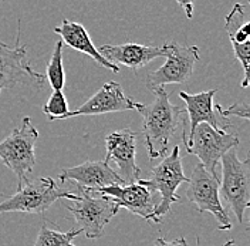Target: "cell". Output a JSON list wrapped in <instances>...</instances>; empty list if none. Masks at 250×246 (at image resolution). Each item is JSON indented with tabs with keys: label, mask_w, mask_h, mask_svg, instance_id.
<instances>
[{
	"label": "cell",
	"mask_w": 250,
	"mask_h": 246,
	"mask_svg": "<svg viewBox=\"0 0 250 246\" xmlns=\"http://www.w3.org/2000/svg\"><path fill=\"white\" fill-rule=\"evenodd\" d=\"M137 106L138 101L128 97L118 83L108 81L84 104H81L74 111H68L64 120L81 117V115H103L109 112L129 111V110H135Z\"/></svg>",
	"instance_id": "7c38bea8"
},
{
	"label": "cell",
	"mask_w": 250,
	"mask_h": 246,
	"mask_svg": "<svg viewBox=\"0 0 250 246\" xmlns=\"http://www.w3.org/2000/svg\"><path fill=\"white\" fill-rule=\"evenodd\" d=\"M215 95H216V90H209L198 94H188L185 91L179 92L181 100H184L185 103V111L189 115V123H190L189 134L201 123L209 124L210 127L220 131H228V128L230 127V121L229 118H223L218 112L213 101Z\"/></svg>",
	"instance_id": "e0dca14e"
},
{
	"label": "cell",
	"mask_w": 250,
	"mask_h": 246,
	"mask_svg": "<svg viewBox=\"0 0 250 246\" xmlns=\"http://www.w3.org/2000/svg\"><path fill=\"white\" fill-rule=\"evenodd\" d=\"M62 40H57L54 45V50L51 54V59L47 64V81L50 83L53 90H62L65 86V71L62 64Z\"/></svg>",
	"instance_id": "ffe728a7"
},
{
	"label": "cell",
	"mask_w": 250,
	"mask_h": 246,
	"mask_svg": "<svg viewBox=\"0 0 250 246\" xmlns=\"http://www.w3.org/2000/svg\"><path fill=\"white\" fill-rule=\"evenodd\" d=\"M59 200L77 201L78 195L60 188L53 178L42 177L23 185L12 197L0 202V214H44Z\"/></svg>",
	"instance_id": "3957f363"
},
{
	"label": "cell",
	"mask_w": 250,
	"mask_h": 246,
	"mask_svg": "<svg viewBox=\"0 0 250 246\" xmlns=\"http://www.w3.org/2000/svg\"><path fill=\"white\" fill-rule=\"evenodd\" d=\"M98 51L117 66H125L132 71H138L148 63L158 57H167L168 43L162 46H146L138 43H125V45H103Z\"/></svg>",
	"instance_id": "2e32d148"
},
{
	"label": "cell",
	"mask_w": 250,
	"mask_h": 246,
	"mask_svg": "<svg viewBox=\"0 0 250 246\" xmlns=\"http://www.w3.org/2000/svg\"><path fill=\"white\" fill-rule=\"evenodd\" d=\"M250 22L248 17L246 6L237 3L225 17V30L228 33L230 43L233 47L234 57L240 63L243 68L242 87L249 86L250 68Z\"/></svg>",
	"instance_id": "5bb4252c"
},
{
	"label": "cell",
	"mask_w": 250,
	"mask_h": 246,
	"mask_svg": "<svg viewBox=\"0 0 250 246\" xmlns=\"http://www.w3.org/2000/svg\"><path fill=\"white\" fill-rule=\"evenodd\" d=\"M59 179L62 182L73 181L80 186V189L90 191L125 184L120 174L111 168L107 161H85L77 167L62 169Z\"/></svg>",
	"instance_id": "9a60e30c"
},
{
	"label": "cell",
	"mask_w": 250,
	"mask_h": 246,
	"mask_svg": "<svg viewBox=\"0 0 250 246\" xmlns=\"http://www.w3.org/2000/svg\"><path fill=\"white\" fill-rule=\"evenodd\" d=\"M93 192L108 197L120 208H125L129 212L146 221H154V211L156 206L154 202V192L138 181L134 184L111 185L105 188H98L94 189Z\"/></svg>",
	"instance_id": "4fadbf2b"
},
{
	"label": "cell",
	"mask_w": 250,
	"mask_h": 246,
	"mask_svg": "<svg viewBox=\"0 0 250 246\" xmlns=\"http://www.w3.org/2000/svg\"><path fill=\"white\" fill-rule=\"evenodd\" d=\"M37 139L39 131L30 117H24L21 125L0 142V159L17 177V189L29 182V175L36 165L34 148Z\"/></svg>",
	"instance_id": "7a4b0ae2"
},
{
	"label": "cell",
	"mask_w": 250,
	"mask_h": 246,
	"mask_svg": "<svg viewBox=\"0 0 250 246\" xmlns=\"http://www.w3.org/2000/svg\"><path fill=\"white\" fill-rule=\"evenodd\" d=\"M27 78L44 83L46 76L34 71L30 63L27 62V48L20 45V22L17 24L16 45L10 46L0 42V94L6 89H13L15 86L26 81Z\"/></svg>",
	"instance_id": "30bf717a"
},
{
	"label": "cell",
	"mask_w": 250,
	"mask_h": 246,
	"mask_svg": "<svg viewBox=\"0 0 250 246\" xmlns=\"http://www.w3.org/2000/svg\"><path fill=\"white\" fill-rule=\"evenodd\" d=\"M68 212L74 216L78 228L88 239L103 236L104 228L118 214L120 206L114 201L88 189H80L78 200L74 205H67Z\"/></svg>",
	"instance_id": "8992f818"
},
{
	"label": "cell",
	"mask_w": 250,
	"mask_h": 246,
	"mask_svg": "<svg viewBox=\"0 0 250 246\" xmlns=\"http://www.w3.org/2000/svg\"><path fill=\"white\" fill-rule=\"evenodd\" d=\"M199 59L201 53L196 46H182L176 42L168 43L167 62L158 70L148 73L146 87L151 91H155L156 89L165 87L168 84L188 83Z\"/></svg>",
	"instance_id": "9c48e42d"
},
{
	"label": "cell",
	"mask_w": 250,
	"mask_h": 246,
	"mask_svg": "<svg viewBox=\"0 0 250 246\" xmlns=\"http://www.w3.org/2000/svg\"><path fill=\"white\" fill-rule=\"evenodd\" d=\"M189 154L196 155L206 171L212 175H216V165L219 164L222 155L230 148H234L240 144V139L236 134H229L228 131H220L209 124L201 123L196 128L187 135V139L182 142Z\"/></svg>",
	"instance_id": "52a82bcc"
},
{
	"label": "cell",
	"mask_w": 250,
	"mask_h": 246,
	"mask_svg": "<svg viewBox=\"0 0 250 246\" xmlns=\"http://www.w3.org/2000/svg\"><path fill=\"white\" fill-rule=\"evenodd\" d=\"M154 246H189L185 238H178V239H165V238H158Z\"/></svg>",
	"instance_id": "603a6c76"
},
{
	"label": "cell",
	"mask_w": 250,
	"mask_h": 246,
	"mask_svg": "<svg viewBox=\"0 0 250 246\" xmlns=\"http://www.w3.org/2000/svg\"><path fill=\"white\" fill-rule=\"evenodd\" d=\"M68 103L62 90H54L47 103L43 106V112L48 117L50 121L54 120H64L68 114Z\"/></svg>",
	"instance_id": "44dd1931"
},
{
	"label": "cell",
	"mask_w": 250,
	"mask_h": 246,
	"mask_svg": "<svg viewBox=\"0 0 250 246\" xmlns=\"http://www.w3.org/2000/svg\"><path fill=\"white\" fill-rule=\"evenodd\" d=\"M80 233H83L80 228L76 231L60 232L50 228L47 222H44L37 233L36 242L33 246H76L73 244V241Z\"/></svg>",
	"instance_id": "d6986e66"
},
{
	"label": "cell",
	"mask_w": 250,
	"mask_h": 246,
	"mask_svg": "<svg viewBox=\"0 0 250 246\" xmlns=\"http://www.w3.org/2000/svg\"><path fill=\"white\" fill-rule=\"evenodd\" d=\"M155 98L149 104H141L135 110L142 117V134L151 159L162 158L169 153V144L179 124L184 123L185 108L172 104L165 87L156 89Z\"/></svg>",
	"instance_id": "6da1fadb"
},
{
	"label": "cell",
	"mask_w": 250,
	"mask_h": 246,
	"mask_svg": "<svg viewBox=\"0 0 250 246\" xmlns=\"http://www.w3.org/2000/svg\"><path fill=\"white\" fill-rule=\"evenodd\" d=\"M223 246H236V242H234V239H230V241L225 242V245Z\"/></svg>",
	"instance_id": "d4e9b609"
},
{
	"label": "cell",
	"mask_w": 250,
	"mask_h": 246,
	"mask_svg": "<svg viewBox=\"0 0 250 246\" xmlns=\"http://www.w3.org/2000/svg\"><path fill=\"white\" fill-rule=\"evenodd\" d=\"M188 182V200L196 206L198 212L212 214L218 221V228L220 231H230L232 222L220 202L218 177L206 171V168L199 162L192 169V175Z\"/></svg>",
	"instance_id": "ba28073f"
},
{
	"label": "cell",
	"mask_w": 250,
	"mask_h": 246,
	"mask_svg": "<svg viewBox=\"0 0 250 246\" xmlns=\"http://www.w3.org/2000/svg\"><path fill=\"white\" fill-rule=\"evenodd\" d=\"M107 157L104 161H114L120 169V177L125 184H134L140 179L141 168L137 164V134L131 128H121L105 137Z\"/></svg>",
	"instance_id": "8fae6325"
},
{
	"label": "cell",
	"mask_w": 250,
	"mask_h": 246,
	"mask_svg": "<svg viewBox=\"0 0 250 246\" xmlns=\"http://www.w3.org/2000/svg\"><path fill=\"white\" fill-rule=\"evenodd\" d=\"M181 7L182 10L185 12L188 19H192L193 17V9H195V0H175Z\"/></svg>",
	"instance_id": "cb8c5ba5"
},
{
	"label": "cell",
	"mask_w": 250,
	"mask_h": 246,
	"mask_svg": "<svg viewBox=\"0 0 250 246\" xmlns=\"http://www.w3.org/2000/svg\"><path fill=\"white\" fill-rule=\"evenodd\" d=\"M54 33H57L62 37V43H65L70 48L77 50L83 54H87L88 57L93 59L94 62L98 63L100 66H103L104 68H108L114 73H120L118 66L108 62L98 51V48L94 46L93 40L90 37V33L85 30V27L83 24L64 19L62 22V26L54 27Z\"/></svg>",
	"instance_id": "ac0fdd59"
},
{
	"label": "cell",
	"mask_w": 250,
	"mask_h": 246,
	"mask_svg": "<svg viewBox=\"0 0 250 246\" xmlns=\"http://www.w3.org/2000/svg\"><path fill=\"white\" fill-rule=\"evenodd\" d=\"M164 159L152 168L151 178L148 181L138 179V182L149 188L154 194H159V203L155 206L154 211V222H161L162 218L171 212L173 203L179 201V197L176 195V189L188 182L189 178L185 177L182 161L179 155V147L175 145L171 153L162 157Z\"/></svg>",
	"instance_id": "5b68a950"
},
{
	"label": "cell",
	"mask_w": 250,
	"mask_h": 246,
	"mask_svg": "<svg viewBox=\"0 0 250 246\" xmlns=\"http://www.w3.org/2000/svg\"><path fill=\"white\" fill-rule=\"evenodd\" d=\"M216 110L223 117V118H228L230 115H236V117H240L243 120H249L250 111H249V103H234L232 107L223 108L220 104H216Z\"/></svg>",
	"instance_id": "7402d4cb"
},
{
	"label": "cell",
	"mask_w": 250,
	"mask_h": 246,
	"mask_svg": "<svg viewBox=\"0 0 250 246\" xmlns=\"http://www.w3.org/2000/svg\"><path fill=\"white\" fill-rule=\"evenodd\" d=\"M222 182H219V194L232 208L239 224L250 205V158L239 159L236 147L226 151L220 158Z\"/></svg>",
	"instance_id": "277c9868"
}]
</instances>
